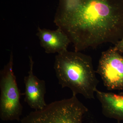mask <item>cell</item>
<instances>
[{"instance_id":"cell-1","label":"cell","mask_w":123,"mask_h":123,"mask_svg":"<svg viewBox=\"0 0 123 123\" xmlns=\"http://www.w3.org/2000/svg\"><path fill=\"white\" fill-rule=\"evenodd\" d=\"M54 22L75 51L115 45L123 37V0H60Z\"/></svg>"},{"instance_id":"cell-2","label":"cell","mask_w":123,"mask_h":123,"mask_svg":"<svg viewBox=\"0 0 123 123\" xmlns=\"http://www.w3.org/2000/svg\"><path fill=\"white\" fill-rule=\"evenodd\" d=\"M54 68L62 88H69L73 95L94 99L99 80L90 56L67 50L56 55Z\"/></svg>"},{"instance_id":"cell-3","label":"cell","mask_w":123,"mask_h":123,"mask_svg":"<svg viewBox=\"0 0 123 123\" xmlns=\"http://www.w3.org/2000/svg\"><path fill=\"white\" fill-rule=\"evenodd\" d=\"M88 109L73 95L71 98L52 102L43 109L29 113L21 123H83Z\"/></svg>"},{"instance_id":"cell-4","label":"cell","mask_w":123,"mask_h":123,"mask_svg":"<svg viewBox=\"0 0 123 123\" xmlns=\"http://www.w3.org/2000/svg\"><path fill=\"white\" fill-rule=\"evenodd\" d=\"M13 65L11 52L8 62L0 72V118L3 121H20L23 110Z\"/></svg>"},{"instance_id":"cell-5","label":"cell","mask_w":123,"mask_h":123,"mask_svg":"<svg viewBox=\"0 0 123 123\" xmlns=\"http://www.w3.org/2000/svg\"><path fill=\"white\" fill-rule=\"evenodd\" d=\"M96 72L108 90H123V55L113 47L102 52Z\"/></svg>"},{"instance_id":"cell-6","label":"cell","mask_w":123,"mask_h":123,"mask_svg":"<svg viewBox=\"0 0 123 123\" xmlns=\"http://www.w3.org/2000/svg\"><path fill=\"white\" fill-rule=\"evenodd\" d=\"M30 69L28 75L24 77L25 86L24 101L32 109L35 111L43 109L47 104L44 97L46 92V82L40 80L33 73L34 62L33 58L29 56Z\"/></svg>"},{"instance_id":"cell-7","label":"cell","mask_w":123,"mask_h":123,"mask_svg":"<svg viewBox=\"0 0 123 123\" xmlns=\"http://www.w3.org/2000/svg\"><path fill=\"white\" fill-rule=\"evenodd\" d=\"M36 35L41 47L48 54H58L67 50L71 43L68 36L59 28L55 30H51L38 27Z\"/></svg>"},{"instance_id":"cell-8","label":"cell","mask_w":123,"mask_h":123,"mask_svg":"<svg viewBox=\"0 0 123 123\" xmlns=\"http://www.w3.org/2000/svg\"><path fill=\"white\" fill-rule=\"evenodd\" d=\"M95 93L101 103L104 115L109 118L123 121V93L115 94L97 89Z\"/></svg>"},{"instance_id":"cell-9","label":"cell","mask_w":123,"mask_h":123,"mask_svg":"<svg viewBox=\"0 0 123 123\" xmlns=\"http://www.w3.org/2000/svg\"><path fill=\"white\" fill-rule=\"evenodd\" d=\"M113 48L115 50L123 55V37L119 42L114 45Z\"/></svg>"},{"instance_id":"cell-10","label":"cell","mask_w":123,"mask_h":123,"mask_svg":"<svg viewBox=\"0 0 123 123\" xmlns=\"http://www.w3.org/2000/svg\"></svg>"}]
</instances>
